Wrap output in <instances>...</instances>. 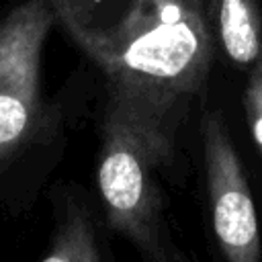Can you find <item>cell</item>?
<instances>
[{"label": "cell", "mask_w": 262, "mask_h": 262, "mask_svg": "<svg viewBox=\"0 0 262 262\" xmlns=\"http://www.w3.org/2000/svg\"><path fill=\"white\" fill-rule=\"evenodd\" d=\"M78 45L102 68L111 88L174 115L203 82L211 61L207 0H131L113 29H94L76 0H49Z\"/></svg>", "instance_id": "obj_1"}, {"label": "cell", "mask_w": 262, "mask_h": 262, "mask_svg": "<svg viewBox=\"0 0 262 262\" xmlns=\"http://www.w3.org/2000/svg\"><path fill=\"white\" fill-rule=\"evenodd\" d=\"M172 154V115L160 113L111 88L102 119L98 190L113 229L141 250H156V170Z\"/></svg>", "instance_id": "obj_2"}, {"label": "cell", "mask_w": 262, "mask_h": 262, "mask_svg": "<svg viewBox=\"0 0 262 262\" xmlns=\"http://www.w3.org/2000/svg\"><path fill=\"white\" fill-rule=\"evenodd\" d=\"M55 10L20 0L0 16V174L41 121V55Z\"/></svg>", "instance_id": "obj_3"}, {"label": "cell", "mask_w": 262, "mask_h": 262, "mask_svg": "<svg viewBox=\"0 0 262 262\" xmlns=\"http://www.w3.org/2000/svg\"><path fill=\"white\" fill-rule=\"evenodd\" d=\"M203 151L213 231L227 262H262L260 227L248 176L219 117L203 125Z\"/></svg>", "instance_id": "obj_4"}, {"label": "cell", "mask_w": 262, "mask_h": 262, "mask_svg": "<svg viewBox=\"0 0 262 262\" xmlns=\"http://www.w3.org/2000/svg\"><path fill=\"white\" fill-rule=\"evenodd\" d=\"M225 53L239 66L252 63L262 49V23L254 0H209Z\"/></svg>", "instance_id": "obj_5"}, {"label": "cell", "mask_w": 262, "mask_h": 262, "mask_svg": "<svg viewBox=\"0 0 262 262\" xmlns=\"http://www.w3.org/2000/svg\"><path fill=\"white\" fill-rule=\"evenodd\" d=\"M39 262H100L96 233L82 205L68 201L55 225L51 246Z\"/></svg>", "instance_id": "obj_6"}, {"label": "cell", "mask_w": 262, "mask_h": 262, "mask_svg": "<svg viewBox=\"0 0 262 262\" xmlns=\"http://www.w3.org/2000/svg\"><path fill=\"white\" fill-rule=\"evenodd\" d=\"M246 117L252 137L262 154V59L250 76V84L246 90Z\"/></svg>", "instance_id": "obj_7"}]
</instances>
